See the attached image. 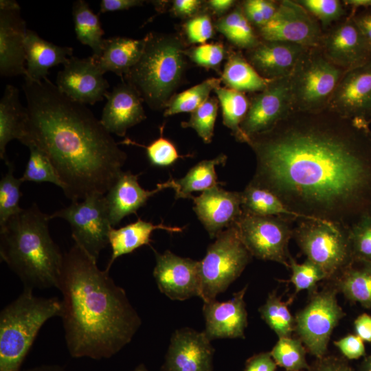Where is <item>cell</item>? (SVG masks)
I'll use <instances>...</instances> for the list:
<instances>
[{"mask_svg":"<svg viewBox=\"0 0 371 371\" xmlns=\"http://www.w3.org/2000/svg\"><path fill=\"white\" fill-rule=\"evenodd\" d=\"M345 71L330 62L319 47L306 48L289 76L293 111L326 109Z\"/></svg>","mask_w":371,"mask_h":371,"instance_id":"cell-8","label":"cell"},{"mask_svg":"<svg viewBox=\"0 0 371 371\" xmlns=\"http://www.w3.org/2000/svg\"><path fill=\"white\" fill-rule=\"evenodd\" d=\"M295 220L282 216H259L243 211L236 223L240 237L252 256L283 265L289 269L288 251Z\"/></svg>","mask_w":371,"mask_h":371,"instance_id":"cell-10","label":"cell"},{"mask_svg":"<svg viewBox=\"0 0 371 371\" xmlns=\"http://www.w3.org/2000/svg\"><path fill=\"white\" fill-rule=\"evenodd\" d=\"M218 103L217 98L210 97L191 113L188 121L181 123V126L194 129L205 144L210 143L214 136Z\"/></svg>","mask_w":371,"mask_h":371,"instance_id":"cell-42","label":"cell"},{"mask_svg":"<svg viewBox=\"0 0 371 371\" xmlns=\"http://www.w3.org/2000/svg\"><path fill=\"white\" fill-rule=\"evenodd\" d=\"M220 78L226 87L242 93L262 91L271 80L262 77L237 52L229 53Z\"/></svg>","mask_w":371,"mask_h":371,"instance_id":"cell-31","label":"cell"},{"mask_svg":"<svg viewBox=\"0 0 371 371\" xmlns=\"http://www.w3.org/2000/svg\"><path fill=\"white\" fill-rule=\"evenodd\" d=\"M214 348L203 332L192 328L172 335L162 371H212Z\"/></svg>","mask_w":371,"mask_h":371,"instance_id":"cell-19","label":"cell"},{"mask_svg":"<svg viewBox=\"0 0 371 371\" xmlns=\"http://www.w3.org/2000/svg\"><path fill=\"white\" fill-rule=\"evenodd\" d=\"M285 371H287V370H285ZM302 371H304V370H302Z\"/></svg>","mask_w":371,"mask_h":371,"instance_id":"cell-63","label":"cell"},{"mask_svg":"<svg viewBox=\"0 0 371 371\" xmlns=\"http://www.w3.org/2000/svg\"><path fill=\"white\" fill-rule=\"evenodd\" d=\"M144 43V38L140 40L121 36L104 38L100 54L92 56L103 74L112 71L122 77L139 60Z\"/></svg>","mask_w":371,"mask_h":371,"instance_id":"cell-28","label":"cell"},{"mask_svg":"<svg viewBox=\"0 0 371 371\" xmlns=\"http://www.w3.org/2000/svg\"><path fill=\"white\" fill-rule=\"evenodd\" d=\"M27 118L21 142L32 144L50 160L65 196L79 201L105 195L123 172L127 155L85 104L60 91L47 77L24 76Z\"/></svg>","mask_w":371,"mask_h":371,"instance_id":"cell-2","label":"cell"},{"mask_svg":"<svg viewBox=\"0 0 371 371\" xmlns=\"http://www.w3.org/2000/svg\"><path fill=\"white\" fill-rule=\"evenodd\" d=\"M293 238L306 259L333 280L354 260L350 227L314 218L299 219Z\"/></svg>","mask_w":371,"mask_h":371,"instance_id":"cell-7","label":"cell"},{"mask_svg":"<svg viewBox=\"0 0 371 371\" xmlns=\"http://www.w3.org/2000/svg\"><path fill=\"white\" fill-rule=\"evenodd\" d=\"M332 280L338 292L349 301L371 308V262L354 260Z\"/></svg>","mask_w":371,"mask_h":371,"instance_id":"cell-30","label":"cell"},{"mask_svg":"<svg viewBox=\"0 0 371 371\" xmlns=\"http://www.w3.org/2000/svg\"><path fill=\"white\" fill-rule=\"evenodd\" d=\"M326 109L349 120L371 123V58L344 72Z\"/></svg>","mask_w":371,"mask_h":371,"instance_id":"cell-15","label":"cell"},{"mask_svg":"<svg viewBox=\"0 0 371 371\" xmlns=\"http://www.w3.org/2000/svg\"><path fill=\"white\" fill-rule=\"evenodd\" d=\"M186 53L196 65L210 69L218 68L227 54L224 45L220 43L201 44Z\"/></svg>","mask_w":371,"mask_h":371,"instance_id":"cell-47","label":"cell"},{"mask_svg":"<svg viewBox=\"0 0 371 371\" xmlns=\"http://www.w3.org/2000/svg\"><path fill=\"white\" fill-rule=\"evenodd\" d=\"M242 210L245 212L259 216H282L295 221L302 219L276 194L250 183L242 192Z\"/></svg>","mask_w":371,"mask_h":371,"instance_id":"cell-33","label":"cell"},{"mask_svg":"<svg viewBox=\"0 0 371 371\" xmlns=\"http://www.w3.org/2000/svg\"><path fill=\"white\" fill-rule=\"evenodd\" d=\"M58 289L65 339L72 357L110 358L132 340L142 324L124 289L75 243L64 254Z\"/></svg>","mask_w":371,"mask_h":371,"instance_id":"cell-3","label":"cell"},{"mask_svg":"<svg viewBox=\"0 0 371 371\" xmlns=\"http://www.w3.org/2000/svg\"><path fill=\"white\" fill-rule=\"evenodd\" d=\"M344 3L352 8V12L350 14L354 15L355 11L359 8H371V0H346Z\"/></svg>","mask_w":371,"mask_h":371,"instance_id":"cell-59","label":"cell"},{"mask_svg":"<svg viewBox=\"0 0 371 371\" xmlns=\"http://www.w3.org/2000/svg\"><path fill=\"white\" fill-rule=\"evenodd\" d=\"M240 7L245 16L251 25L260 29L266 24L264 17L251 0L244 1Z\"/></svg>","mask_w":371,"mask_h":371,"instance_id":"cell-55","label":"cell"},{"mask_svg":"<svg viewBox=\"0 0 371 371\" xmlns=\"http://www.w3.org/2000/svg\"><path fill=\"white\" fill-rule=\"evenodd\" d=\"M235 2L234 0H210L207 4L214 14L221 16L232 8Z\"/></svg>","mask_w":371,"mask_h":371,"instance_id":"cell-58","label":"cell"},{"mask_svg":"<svg viewBox=\"0 0 371 371\" xmlns=\"http://www.w3.org/2000/svg\"><path fill=\"white\" fill-rule=\"evenodd\" d=\"M58 71L56 85L69 98L83 104L103 100L109 87L93 57L71 56Z\"/></svg>","mask_w":371,"mask_h":371,"instance_id":"cell-18","label":"cell"},{"mask_svg":"<svg viewBox=\"0 0 371 371\" xmlns=\"http://www.w3.org/2000/svg\"><path fill=\"white\" fill-rule=\"evenodd\" d=\"M104 97L100 122L111 134L124 137L127 130L146 119L143 99L137 90L127 82L117 85Z\"/></svg>","mask_w":371,"mask_h":371,"instance_id":"cell-21","label":"cell"},{"mask_svg":"<svg viewBox=\"0 0 371 371\" xmlns=\"http://www.w3.org/2000/svg\"><path fill=\"white\" fill-rule=\"evenodd\" d=\"M164 124L160 128V136L148 145L139 144L130 138H125L117 142L118 144H126L139 146L146 150L147 157L153 166H168L173 164L178 159L184 157L180 155L172 142L164 136Z\"/></svg>","mask_w":371,"mask_h":371,"instance_id":"cell-43","label":"cell"},{"mask_svg":"<svg viewBox=\"0 0 371 371\" xmlns=\"http://www.w3.org/2000/svg\"><path fill=\"white\" fill-rule=\"evenodd\" d=\"M334 286L310 294L308 304L294 317L295 331L311 354L325 356L334 328L345 316Z\"/></svg>","mask_w":371,"mask_h":371,"instance_id":"cell-11","label":"cell"},{"mask_svg":"<svg viewBox=\"0 0 371 371\" xmlns=\"http://www.w3.org/2000/svg\"><path fill=\"white\" fill-rule=\"evenodd\" d=\"M132 371H148L147 368L145 367L143 364H139L138 366H137L135 369H133Z\"/></svg>","mask_w":371,"mask_h":371,"instance_id":"cell-62","label":"cell"},{"mask_svg":"<svg viewBox=\"0 0 371 371\" xmlns=\"http://www.w3.org/2000/svg\"><path fill=\"white\" fill-rule=\"evenodd\" d=\"M289 269L291 270V276L288 281L294 285L295 294L304 290H307L311 294L316 291L317 282L328 280L325 272L308 259L298 264L291 256Z\"/></svg>","mask_w":371,"mask_h":371,"instance_id":"cell-44","label":"cell"},{"mask_svg":"<svg viewBox=\"0 0 371 371\" xmlns=\"http://www.w3.org/2000/svg\"><path fill=\"white\" fill-rule=\"evenodd\" d=\"M188 41L190 43L204 44L214 34V25L208 14L203 13L190 18L184 25Z\"/></svg>","mask_w":371,"mask_h":371,"instance_id":"cell-48","label":"cell"},{"mask_svg":"<svg viewBox=\"0 0 371 371\" xmlns=\"http://www.w3.org/2000/svg\"><path fill=\"white\" fill-rule=\"evenodd\" d=\"M262 40L282 41L305 47H319L323 36L319 21L296 1L278 3L273 18L258 29Z\"/></svg>","mask_w":371,"mask_h":371,"instance_id":"cell-13","label":"cell"},{"mask_svg":"<svg viewBox=\"0 0 371 371\" xmlns=\"http://www.w3.org/2000/svg\"><path fill=\"white\" fill-rule=\"evenodd\" d=\"M144 39L143 53L124 78L150 109H166L185 74L186 51L176 34L151 32Z\"/></svg>","mask_w":371,"mask_h":371,"instance_id":"cell-5","label":"cell"},{"mask_svg":"<svg viewBox=\"0 0 371 371\" xmlns=\"http://www.w3.org/2000/svg\"><path fill=\"white\" fill-rule=\"evenodd\" d=\"M319 47L330 62L344 71L371 58V45L350 14L323 33Z\"/></svg>","mask_w":371,"mask_h":371,"instance_id":"cell-16","label":"cell"},{"mask_svg":"<svg viewBox=\"0 0 371 371\" xmlns=\"http://www.w3.org/2000/svg\"><path fill=\"white\" fill-rule=\"evenodd\" d=\"M72 14L77 39L91 48L93 56H98L104 39L102 38L104 32L98 14H95L83 0L74 2Z\"/></svg>","mask_w":371,"mask_h":371,"instance_id":"cell-35","label":"cell"},{"mask_svg":"<svg viewBox=\"0 0 371 371\" xmlns=\"http://www.w3.org/2000/svg\"><path fill=\"white\" fill-rule=\"evenodd\" d=\"M153 249L156 258L153 276L161 293L181 301L200 295L199 261L180 257L169 250L161 254Z\"/></svg>","mask_w":371,"mask_h":371,"instance_id":"cell-17","label":"cell"},{"mask_svg":"<svg viewBox=\"0 0 371 371\" xmlns=\"http://www.w3.org/2000/svg\"><path fill=\"white\" fill-rule=\"evenodd\" d=\"M25 52L27 63L25 77L40 81L47 76L51 67L66 64L72 56L73 49L45 41L34 31L27 29Z\"/></svg>","mask_w":371,"mask_h":371,"instance_id":"cell-26","label":"cell"},{"mask_svg":"<svg viewBox=\"0 0 371 371\" xmlns=\"http://www.w3.org/2000/svg\"><path fill=\"white\" fill-rule=\"evenodd\" d=\"M292 111L289 77L271 80L249 100L240 129L248 142L249 137L269 131Z\"/></svg>","mask_w":371,"mask_h":371,"instance_id":"cell-14","label":"cell"},{"mask_svg":"<svg viewBox=\"0 0 371 371\" xmlns=\"http://www.w3.org/2000/svg\"><path fill=\"white\" fill-rule=\"evenodd\" d=\"M308 371H355L343 359L335 356L318 359Z\"/></svg>","mask_w":371,"mask_h":371,"instance_id":"cell-50","label":"cell"},{"mask_svg":"<svg viewBox=\"0 0 371 371\" xmlns=\"http://www.w3.org/2000/svg\"><path fill=\"white\" fill-rule=\"evenodd\" d=\"M247 286L234 293L226 302L216 300L204 302L203 313L205 333L211 341L221 338H245L247 313L244 296Z\"/></svg>","mask_w":371,"mask_h":371,"instance_id":"cell-23","label":"cell"},{"mask_svg":"<svg viewBox=\"0 0 371 371\" xmlns=\"http://www.w3.org/2000/svg\"><path fill=\"white\" fill-rule=\"evenodd\" d=\"M221 78H210L175 95L166 108L165 117L181 113H192L203 104L212 91L220 86Z\"/></svg>","mask_w":371,"mask_h":371,"instance_id":"cell-38","label":"cell"},{"mask_svg":"<svg viewBox=\"0 0 371 371\" xmlns=\"http://www.w3.org/2000/svg\"><path fill=\"white\" fill-rule=\"evenodd\" d=\"M226 161L227 156L221 153L212 159L199 162L183 177L175 179L176 199H193L192 192H203L221 183L218 181L215 167L224 165Z\"/></svg>","mask_w":371,"mask_h":371,"instance_id":"cell-32","label":"cell"},{"mask_svg":"<svg viewBox=\"0 0 371 371\" xmlns=\"http://www.w3.org/2000/svg\"><path fill=\"white\" fill-rule=\"evenodd\" d=\"M333 344L348 359H357L366 355L364 341L357 335L349 334Z\"/></svg>","mask_w":371,"mask_h":371,"instance_id":"cell-49","label":"cell"},{"mask_svg":"<svg viewBox=\"0 0 371 371\" xmlns=\"http://www.w3.org/2000/svg\"><path fill=\"white\" fill-rule=\"evenodd\" d=\"M184 228L166 225L162 221L154 225L141 218L118 229L111 227L109 234L111 256L105 269L109 271L114 261L121 256L132 253L143 245L150 246V236L153 231L163 229L174 233L181 232Z\"/></svg>","mask_w":371,"mask_h":371,"instance_id":"cell-27","label":"cell"},{"mask_svg":"<svg viewBox=\"0 0 371 371\" xmlns=\"http://www.w3.org/2000/svg\"><path fill=\"white\" fill-rule=\"evenodd\" d=\"M297 2L320 22L322 28H328L346 14L342 3L338 0H300Z\"/></svg>","mask_w":371,"mask_h":371,"instance_id":"cell-46","label":"cell"},{"mask_svg":"<svg viewBox=\"0 0 371 371\" xmlns=\"http://www.w3.org/2000/svg\"><path fill=\"white\" fill-rule=\"evenodd\" d=\"M214 91L221 107L223 124L231 131L236 141L247 143L240 129L249 106V100L245 93L221 85Z\"/></svg>","mask_w":371,"mask_h":371,"instance_id":"cell-34","label":"cell"},{"mask_svg":"<svg viewBox=\"0 0 371 371\" xmlns=\"http://www.w3.org/2000/svg\"><path fill=\"white\" fill-rule=\"evenodd\" d=\"M62 302L58 297L23 291L0 313V371H20L21 366L44 324L61 317Z\"/></svg>","mask_w":371,"mask_h":371,"instance_id":"cell-6","label":"cell"},{"mask_svg":"<svg viewBox=\"0 0 371 371\" xmlns=\"http://www.w3.org/2000/svg\"><path fill=\"white\" fill-rule=\"evenodd\" d=\"M20 6L0 9V74L26 75L25 40L27 29Z\"/></svg>","mask_w":371,"mask_h":371,"instance_id":"cell-24","label":"cell"},{"mask_svg":"<svg viewBox=\"0 0 371 371\" xmlns=\"http://www.w3.org/2000/svg\"><path fill=\"white\" fill-rule=\"evenodd\" d=\"M352 16L355 22L371 45V8L365 9L360 13H355Z\"/></svg>","mask_w":371,"mask_h":371,"instance_id":"cell-56","label":"cell"},{"mask_svg":"<svg viewBox=\"0 0 371 371\" xmlns=\"http://www.w3.org/2000/svg\"><path fill=\"white\" fill-rule=\"evenodd\" d=\"M192 199L193 210L211 238L236 225L243 213L242 192L227 191L216 186Z\"/></svg>","mask_w":371,"mask_h":371,"instance_id":"cell-20","label":"cell"},{"mask_svg":"<svg viewBox=\"0 0 371 371\" xmlns=\"http://www.w3.org/2000/svg\"><path fill=\"white\" fill-rule=\"evenodd\" d=\"M251 257L236 225L221 232L199 261V297L204 302L216 300L240 276Z\"/></svg>","mask_w":371,"mask_h":371,"instance_id":"cell-9","label":"cell"},{"mask_svg":"<svg viewBox=\"0 0 371 371\" xmlns=\"http://www.w3.org/2000/svg\"><path fill=\"white\" fill-rule=\"evenodd\" d=\"M360 371H371V354L364 359L361 365Z\"/></svg>","mask_w":371,"mask_h":371,"instance_id":"cell-61","label":"cell"},{"mask_svg":"<svg viewBox=\"0 0 371 371\" xmlns=\"http://www.w3.org/2000/svg\"><path fill=\"white\" fill-rule=\"evenodd\" d=\"M270 353L277 366L285 370L302 371L310 368L306 360L305 346L299 338H279Z\"/></svg>","mask_w":371,"mask_h":371,"instance_id":"cell-39","label":"cell"},{"mask_svg":"<svg viewBox=\"0 0 371 371\" xmlns=\"http://www.w3.org/2000/svg\"><path fill=\"white\" fill-rule=\"evenodd\" d=\"M355 335L363 341L371 343V315L363 313L354 322Z\"/></svg>","mask_w":371,"mask_h":371,"instance_id":"cell-54","label":"cell"},{"mask_svg":"<svg viewBox=\"0 0 371 371\" xmlns=\"http://www.w3.org/2000/svg\"><path fill=\"white\" fill-rule=\"evenodd\" d=\"M293 297L288 302H284L276 291H272L269 294L265 303L258 309L261 318L278 338L290 337L295 330V319L288 308Z\"/></svg>","mask_w":371,"mask_h":371,"instance_id":"cell-37","label":"cell"},{"mask_svg":"<svg viewBox=\"0 0 371 371\" xmlns=\"http://www.w3.org/2000/svg\"><path fill=\"white\" fill-rule=\"evenodd\" d=\"M247 144L256 160L249 183L276 194L302 218L350 227L371 212L368 124L328 109L292 111Z\"/></svg>","mask_w":371,"mask_h":371,"instance_id":"cell-1","label":"cell"},{"mask_svg":"<svg viewBox=\"0 0 371 371\" xmlns=\"http://www.w3.org/2000/svg\"><path fill=\"white\" fill-rule=\"evenodd\" d=\"M214 27L231 43L242 49H250L260 41L240 6H236L230 12L221 16L216 21Z\"/></svg>","mask_w":371,"mask_h":371,"instance_id":"cell-36","label":"cell"},{"mask_svg":"<svg viewBox=\"0 0 371 371\" xmlns=\"http://www.w3.org/2000/svg\"><path fill=\"white\" fill-rule=\"evenodd\" d=\"M349 232L354 260L371 262V212L362 215Z\"/></svg>","mask_w":371,"mask_h":371,"instance_id":"cell-45","label":"cell"},{"mask_svg":"<svg viewBox=\"0 0 371 371\" xmlns=\"http://www.w3.org/2000/svg\"><path fill=\"white\" fill-rule=\"evenodd\" d=\"M24 371H67L63 367L57 365H43L27 369Z\"/></svg>","mask_w":371,"mask_h":371,"instance_id":"cell-60","label":"cell"},{"mask_svg":"<svg viewBox=\"0 0 371 371\" xmlns=\"http://www.w3.org/2000/svg\"><path fill=\"white\" fill-rule=\"evenodd\" d=\"M144 2V1L142 0H102L100 12L128 10L133 7L141 6Z\"/></svg>","mask_w":371,"mask_h":371,"instance_id":"cell-53","label":"cell"},{"mask_svg":"<svg viewBox=\"0 0 371 371\" xmlns=\"http://www.w3.org/2000/svg\"><path fill=\"white\" fill-rule=\"evenodd\" d=\"M139 175L131 171H123L104 195L109 221L113 227L124 217L135 214L155 194L166 188H175V179H170L158 183L152 190H145L138 182Z\"/></svg>","mask_w":371,"mask_h":371,"instance_id":"cell-22","label":"cell"},{"mask_svg":"<svg viewBox=\"0 0 371 371\" xmlns=\"http://www.w3.org/2000/svg\"><path fill=\"white\" fill-rule=\"evenodd\" d=\"M308 47L275 41H260L247 50L246 59L263 78L275 80L289 77Z\"/></svg>","mask_w":371,"mask_h":371,"instance_id":"cell-25","label":"cell"},{"mask_svg":"<svg viewBox=\"0 0 371 371\" xmlns=\"http://www.w3.org/2000/svg\"><path fill=\"white\" fill-rule=\"evenodd\" d=\"M49 220L34 203L0 227L1 260L24 288L58 289L64 254L50 236Z\"/></svg>","mask_w":371,"mask_h":371,"instance_id":"cell-4","label":"cell"},{"mask_svg":"<svg viewBox=\"0 0 371 371\" xmlns=\"http://www.w3.org/2000/svg\"><path fill=\"white\" fill-rule=\"evenodd\" d=\"M203 1L200 0H175L172 1L171 10L179 17H193L196 15Z\"/></svg>","mask_w":371,"mask_h":371,"instance_id":"cell-52","label":"cell"},{"mask_svg":"<svg viewBox=\"0 0 371 371\" xmlns=\"http://www.w3.org/2000/svg\"><path fill=\"white\" fill-rule=\"evenodd\" d=\"M27 112L19 100V90L7 85L0 100V157L5 163L7 144L12 139L22 142L25 133Z\"/></svg>","mask_w":371,"mask_h":371,"instance_id":"cell-29","label":"cell"},{"mask_svg":"<svg viewBox=\"0 0 371 371\" xmlns=\"http://www.w3.org/2000/svg\"><path fill=\"white\" fill-rule=\"evenodd\" d=\"M5 164L8 170L0 181V227L22 210L19 203L22 196L20 186L23 181L14 177L12 164L9 161Z\"/></svg>","mask_w":371,"mask_h":371,"instance_id":"cell-40","label":"cell"},{"mask_svg":"<svg viewBox=\"0 0 371 371\" xmlns=\"http://www.w3.org/2000/svg\"><path fill=\"white\" fill-rule=\"evenodd\" d=\"M54 218L69 223L74 243L95 260L109 245V234L113 227L104 194H93L82 201H73L49 215V219Z\"/></svg>","mask_w":371,"mask_h":371,"instance_id":"cell-12","label":"cell"},{"mask_svg":"<svg viewBox=\"0 0 371 371\" xmlns=\"http://www.w3.org/2000/svg\"><path fill=\"white\" fill-rule=\"evenodd\" d=\"M276 367L270 352H265L250 357L246 361L244 371H276Z\"/></svg>","mask_w":371,"mask_h":371,"instance_id":"cell-51","label":"cell"},{"mask_svg":"<svg viewBox=\"0 0 371 371\" xmlns=\"http://www.w3.org/2000/svg\"><path fill=\"white\" fill-rule=\"evenodd\" d=\"M29 159L23 176L24 181L49 182L64 188L63 183L59 178L49 159L37 147L30 144Z\"/></svg>","mask_w":371,"mask_h":371,"instance_id":"cell-41","label":"cell"},{"mask_svg":"<svg viewBox=\"0 0 371 371\" xmlns=\"http://www.w3.org/2000/svg\"><path fill=\"white\" fill-rule=\"evenodd\" d=\"M252 4L258 9L265 19L266 23L274 16L278 6L275 1L268 0H251Z\"/></svg>","mask_w":371,"mask_h":371,"instance_id":"cell-57","label":"cell"}]
</instances>
